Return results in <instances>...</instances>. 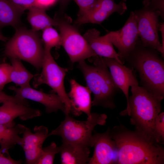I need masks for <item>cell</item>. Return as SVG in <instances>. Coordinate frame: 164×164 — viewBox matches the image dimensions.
Wrapping results in <instances>:
<instances>
[{"label": "cell", "mask_w": 164, "mask_h": 164, "mask_svg": "<svg viewBox=\"0 0 164 164\" xmlns=\"http://www.w3.org/2000/svg\"><path fill=\"white\" fill-rule=\"evenodd\" d=\"M34 132L32 133L30 128L26 127L19 144L24 151L27 164H36L43 144L48 137V129L45 126H36Z\"/></svg>", "instance_id": "11"}, {"label": "cell", "mask_w": 164, "mask_h": 164, "mask_svg": "<svg viewBox=\"0 0 164 164\" xmlns=\"http://www.w3.org/2000/svg\"><path fill=\"white\" fill-rule=\"evenodd\" d=\"M64 120L55 129L48 133V136L58 135L62 142L88 147H93L94 135L92 132L98 125L105 124L107 115L105 114L92 113L86 121L76 120L70 115H65Z\"/></svg>", "instance_id": "6"}, {"label": "cell", "mask_w": 164, "mask_h": 164, "mask_svg": "<svg viewBox=\"0 0 164 164\" xmlns=\"http://www.w3.org/2000/svg\"><path fill=\"white\" fill-rule=\"evenodd\" d=\"M23 12L9 0H0V28L11 26L16 29L23 26L21 17Z\"/></svg>", "instance_id": "20"}, {"label": "cell", "mask_w": 164, "mask_h": 164, "mask_svg": "<svg viewBox=\"0 0 164 164\" xmlns=\"http://www.w3.org/2000/svg\"><path fill=\"white\" fill-rule=\"evenodd\" d=\"M9 89L13 91L15 95L24 99H29L40 103L44 106L48 113L56 112L61 110L65 114L66 108L64 103L59 96L52 92L46 93L32 88L30 86L22 87L11 86Z\"/></svg>", "instance_id": "13"}, {"label": "cell", "mask_w": 164, "mask_h": 164, "mask_svg": "<svg viewBox=\"0 0 164 164\" xmlns=\"http://www.w3.org/2000/svg\"><path fill=\"white\" fill-rule=\"evenodd\" d=\"M21 160H15L12 159L9 153L3 152L0 149V164H20Z\"/></svg>", "instance_id": "31"}, {"label": "cell", "mask_w": 164, "mask_h": 164, "mask_svg": "<svg viewBox=\"0 0 164 164\" xmlns=\"http://www.w3.org/2000/svg\"><path fill=\"white\" fill-rule=\"evenodd\" d=\"M103 36L118 49L120 59L124 63V59L134 49L139 37L134 12H130L128 19L121 29L109 32Z\"/></svg>", "instance_id": "10"}, {"label": "cell", "mask_w": 164, "mask_h": 164, "mask_svg": "<svg viewBox=\"0 0 164 164\" xmlns=\"http://www.w3.org/2000/svg\"><path fill=\"white\" fill-rule=\"evenodd\" d=\"M154 129L158 142L163 144L164 141V112H160L156 117Z\"/></svg>", "instance_id": "27"}, {"label": "cell", "mask_w": 164, "mask_h": 164, "mask_svg": "<svg viewBox=\"0 0 164 164\" xmlns=\"http://www.w3.org/2000/svg\"><path fill=\"white\" fill-rule=\"evenodd\" d=\"M126 109L121 116L128 115L135 129L159 143L154 129L155 119L161 110V100L138 85L131 87Z\"/></svg>", "instance_id": "3"}, {"label": "cell", "mask_w": 164, "mask_h": 164, "mask_svg": "<svg viewBox=\"0 0 164 164\" xmlns=\"http://www.w3.org/2000/svg\"><path fill=\"white\" fill-rule=\"evenodd\" d=\"M17 144L18 142L17 141L0 133V149L3 152H9V150Z\"/></svg>", "instance_id": "29"}, {"label": "cell", "mask_w": 164, "mask_h": 164, "mask_svg": "<svg viewBox=\"0 0 164 164\" xmlns=\"http://www.w3.org/2000/svg\"><path fill=\"white\" fill-rule=\"evenodd\" d=\"M43 8L46 10L55 5L58 0H36Z\"/></svg>", "instance_id": "32"}, {"label": "cell", "mask_w": 164, "mask_h": 164, "mask_svg": "<svg viewBox=\"0 0 164 164\" xmlns=\"http://www.w3.org/2000/svg\"><path fill=\"white\" fill-rule=\"evenodd\" d=\"M159 30L161 32L162 43L161 44L162 49L164 50V23L163 22L159 23Z\"/></svg>", "instance_id": "33"}, {"label": "cell", "mask_w": 164, "mask_h": 164, "mask_svg": "<svg viewBox=\"0 0 164 164\" xmlns=\"http://www.w3.org/2000/svg\"><path fill=\"white\" fill-rule=\"evenodd\" d=\"M9 100L13 101L18 104L29 106L28 101L26 99H23L16 95L12 96L9 95L2 91H0V103Z\"/></svg>", "instance_id": "30"}, {"label": "cell", "mask_w": 164, "mask_h": 164, "mask_svg": "<svg viewBox=\"0 0 164 164\" xmlns=\"http://www.w3.org/2000/svg\"><path fill=\"white\" fill-rule=\"evenodd\" d=\"M70 82V89L67 94L72 104L71 113L75 116H79L84 112L87 117H90L92 106L91 91L87 86L81 85L74 79H71Z\"/></svg>", "instance_id": "16"}, {"label": "cell", "mask_w": 164, "mask_h": 164, "mask_svg": "<svg viewBox=\"0 0 164 164\" xmlns=\"http://www.w3.org/2000/svg\"><path fill=\"white\" fill-rule=\"evenodd\" d=\"M9 0L15 7L23 12L26 10H29L34 8L44 9L36 0Z\"/></svg>", "instance_id": "26"}, {"label": "cell", "mask_w": 164, "mask_h": 164, "mask_svg": "<svg viewBox=\"0 0 164 164\" xmlns=\"http://www.w3.org/2000/svg\"><path fill=\"white\" fill-rule=\"evenodd\" d=\"M159 52L143 46L140 38L124 59L138 73L142 87L162 101L164 97V62Z\"/></svg>", "instance_id": "2"}, {"label": "cell", "mask_w": 164, "mask_h": 164, "mask_svg": "<svg viewBox=\"0 0 164 164\" xmlns=\"http://www.w3.org/2000/svg\"><path fill=\"white\" fill-rule=\"evenodd\" d=\"M133 12L137 23L138 36L143 46L156 50L164 58V50L159 39L158 32L160 12L148 5H144L142 9Z\"/></svg>", "instance_id": "9"}, {"label": "cell", "mask_w": 164, "mask_h": 164, "mask_svg": "<svg viewBox=\"0 0 164 164\" xmlns=\"http://www.w3.org/2000/svg\"><path fill=\"white\" fill-rule=\"evenodd\" d=\"M41 115L39 110L18 104L12 101H6L0 106L1 124L12 122L17 117L22 120H26Z\"/></svg>", "instance_id": "17"}, {"label": "cell", "mask_w": 164, "mask_h": 164, "mask_svg": "<svg viewBox=\"0 0 164 164\" xmlns=\"http://www.w3.org/2000/svg\"><path fill=\"white\" fill-rule=\"evenodd\" d=\"M8 40V38L3 36L0 31V41L5 42Z\"/></svg>", "instance_id": "34"}, {"label": "cell", "mask_w": 164, "mask_h": 164, "mask_svg": "<svg viewBox=\"0 0 164 164\" xmlns=\"http://www.w3.org/2000/svg\"><path fill=\"white\" fill-rule=\"evenodd\" d=\"M60 31L63 46L72 63L97 56L77 29L71 24L67 16L57 14L54 18Z\"/></svg>", "instance_id": "7"}, {"label": "cell", "mask_w": 164, "mask_h": 164, "mask_svg": "<svg viewBox=\"0 0 164 164\" xmlns=\"http://www.w3.org/2000/svg\"><path fill=\"white\" fill-rule=\"evenodd\" d=\"M69 1V0H62L61 1V4L62 5V7L63 8V7H64L65 5Z\"/></svg>", "instance_id": "35"}, {"label": "cell", "mask_w": 164, "mask_h": 164, "mask_svg": "<svg viewBox=\"0 0 164 164\" xmlns=\"http://www.w3.org/2000/svg\"><path fill=\"white\" fill-rule=\"evenodd\" d=\"M78 5L79 11L77 19L87 15L92 10L97 0H73Z\"/></svg>", "instance_id": "25"}, {"label": "cell", "mask_w": 164, "mask_h": 164, "mask_svg": "<svg viewBox=\"0 0 164 164\" xmlns=\"http://www.w3.org/2000/svg\"><path fill=\"white\" fill-rule=\"evenodd\" d=\"M59 149L61 164H88L90 159L89 147L63 143Z\"/></svg>", "instance_id": "19"}, {"label": "cell", "mask_w": 164, "mask_h": 164, "mask_svg": "<svg viewBox=\"0 0 164 164\" xmlns=\"http://www.w3.org/2000/svg\"><path fill=\"white\" fill-rule=\"evenodd\" d=\"M11 62L10 80L20 87L30 86L29 83L34 75L29 72L16 58H10Z\"/></svg>", "instance_id": "22"}, {"label": "cell", "mask_w": 164, "mask_h": 164, "mask_svg": "<svg viewBox=\"0 0 164 164\" xmlns=\"http://www.w3.org/2000/svg\"><path fill=\"white\" fill-rule=\"evenodd\" d=\"M102 58L104 63L109 69L114 82L125 96L127 104L130 87L138 85L132 68L126 67L114 59L103 57Z\"/></svg>", "instance_id": "15"}, {"label": "cell", "mask_w": 164, "mask_h": 164, "mask_svg": "<svg viewBox=\"0 0 164 164\" xmlns=\"http://www.w3.org/2000/svg\"><path fill=\"white\" fill-rule=\"evenodd\" d=\"M15 29L14 36L6 43L5 55L9 58L26 61L39 70L42 66L44 49L38 32L23 26Z\"/></svg>", "instance_id": "5"}, {"label": "cell", "mask_w": 164, "mask_h": 164, "mask_svg": "<svg viewBox=\"0 0 164 164\" xmlns=\"http://www.w3.org/2000/svg\"><path fill=\"white\" fill-rule=\"evenodd\" d=\"M109 129L103 133L95 132L94 152L88 164H117L118 150L115 141L110 135Z\"/></svg>", "instance_id": "12"}, {"label": "cell", "mask_w": 164, "mask_h": 164, "mask_svg": "<svg viewBox=\"0 0 164 164\" xmlns=\"http://www.w3.org/2000/svg\"><path fill=\"white\" fill-rule=\"evenodd\" d=\"M126 4L123 1L116 4L114 0H97L92 10L87 15L75 21V24L91 23L101 24L114 12L123 14L127 10Z\"/></svg>", "instance_id": "14"}, {"label": "cell", "mask_w": 164, "mask_h": 164, "mask_svg": "<svg viewBox=\"0 0 164 164\" xmlns=\"http://www.w3.org/2000/svg\"><path fill=\"white\" fill-rule=\"evenodd\" d=\"M109 135L117 148V164H164L162 144L151 137L121 124L110 128Z\"/></svg>", "instance_id": "1"}, {"label": "cell", "mask_w": 164, "mask_h": 164, "mask_svg": "<svg viewBox=\"0 0 164 164\" xmlns=\"http://www.w3.org/2000/svg\"><path fill=\"white\" fill-rule=\"evenodd\" d=\"M27 19L32 29L38 32L49 26L57 25L55 18L52 19L46 12V10L40 8H34L29 10Z\"/></svg>", "instance_id": "21"}, {"label": "cell", "mask_w": 164, "mask_h": 164, "mask_svg": "<svg viewBox=\"0 0 164 164\" xmlns=\"http://www.w3.org/2000/svg\"><path fill=\"white\" fill-rule=\"evenodd\" d=\"M92 59L94 65H89L84 61L78 62V65L87 86L94 95L92 106L113 109L116 107L114 97L120 89L114 82L102 57L97 55Z\"/></svg>", "instance_id": "4"}, {"label": "cell", "mask_w": 164, "mask_h": 164, "mask_svg": "<svg viewBox=\"0 0 164 164\" xmlns=\"http://www.w3.org/2000/svg\"><path fill=\"white\" fill-rule=\"evenodd\" d=\"M124 2H126L127 0H122Z\"/></svg>", "instance_id": "36"}, {"label": "cell", "mask_w": 164, "mask_h": 164, "mask_svg": "<svg viewBox=\"0 0 164 164\" xmlns=\"http://www.w3.org/2000/svg\"><path fill=\"white\" fill-rule=\"evenodd\" d=\"M11 65L6 63L0 64V91H2L5 85L11 82Z\"/></svg>", "instance_id": "28"}, {"label": "cell", "mask_w": 164, "mask_h": 164, "mask_svg": "<svg viewBox=\"0 0 164 164\" xmlns=\"http://www.w3.org/2000/svg\"><path fill=\"white\" fill-rule=\"evenodd\" d=\"M91 49L97 56L116 59L124 64L120 56L114 48L113 44L100 36V32L94 28L87 30L83 36Z\"/></svg>", "instance_id": "18"}, {"label": "cell", "mask_w": 164, "mask_h": 164, "mask_svg": "<svg viewBox=\"0 0 164 164\" xmlns=\"http://www.w3.org/2000/svg\"><path fill=\"white\" fill-rule=\"evenodd\" d=\"M59 146L53 142L49 145L43 148L36 164H53L55 155L59 153Z\"/></svg>", "instance_id": "24"}, {"label": "cell", "mask_w": 164, "mask_h": 164, "mask_svg": "<svg viewBox=\"0 0 164 164\" xmlns=\"http://www.w3.org/2000/svg\"><path fill=\"white\" fill-rule=\"evenodd\" d=\"M42 41L44 49L51 50L53 47H59L61 45L60 33L53 26H49L42 30Z\"/></svg>", "instance_id": "23"}, {"label": "cell", "mask_w": 164, "mask_h": 164, "mask_svg": "<svg viewBox=\"0 0 164 164\" xmlns=\"http://www.w3.org/2000/svg\"><path fill=\"white\" fill-rule=\"evenodd\" d=\"M51 50L44 49V54L40 73L34 76L33 85L37 87L45 84L52 89L53 93L57 94L64 103L65 115L69 114L72 109L71 101L67 93L64 84V80L68 69L60 66L54 60Z\"/></svg>", "instance_id": "8"}]
</instances>
